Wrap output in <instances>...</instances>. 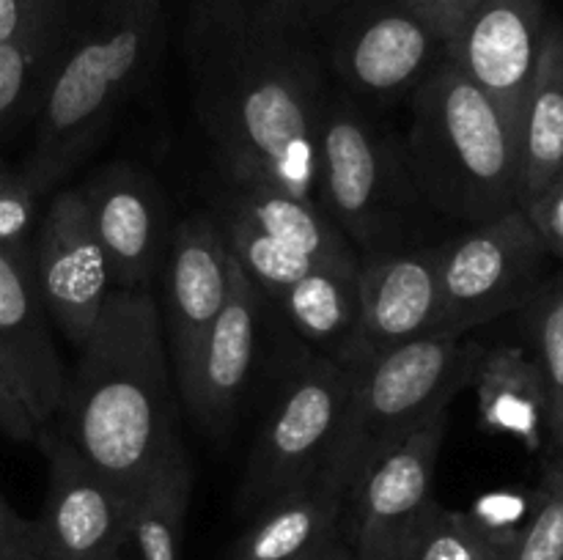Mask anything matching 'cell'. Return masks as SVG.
<instances>
[{
    "instance_id": "1",
    "label": "cell",
    "mask_w": 563,
    "mask_h": 560,
    "mask_svg": "<svg viewBox=\"0 0 563 560\" xmlns=\"http://www.w3.org/2000/svg\"><path fill=\"white\" fill-rule=\"evenodd\" d=\"M330 77L311 33L198 36L196 113L225 179L317 201Z\"/></svg>"
},
{
    "instance_id": "2",
    "label": "cell",
    "mask_w": 563,
    "mask_h": 560,
    "mask_svg": "<svg viewBox=\"0 0 563 560\" xmlns=\"http://www.w3.org/2000/svg\"><path fill=\"white\" fill-rule=\"evenodd\" d=\"M53 426L124 492L137 494L179 448L176 379L152 289H115L82 340Z\"/></svg>"
},
{
    "instance_id": "3",
    "label": "cell",
    "mask_w": 563,
    "mask_h": 560,
    "mask_svg": "<svg viewBox=\"0 0 563 560\" xmlns=\"http://www.w3.org/2000/svg\"><path fill=\"white\" fill-rule=\"evenodd\" d=\"M163 47V0H82L47 71L22 173L53 192L104 135Z\"/></svg>"
},
{
    "instance_id": "4",
    "label": "cell",
    "mask_w": 563,
    "mask_h": 560,
    "mask_svg": "<svg viewBox=\"0 0 563 560\" xmlns=\"http://www.w3.org/2000/svg\"><path fill=\"white\" fill-rule=\"evenodd\" d=\"M405 154L434 212L476 225L520 201V146L504 110L451 60L410 93Z\"/></svg>"
},
{
    "instance_id": "5",
    "label": "cell",
    "mask_w": 563,
    "mask_h": 560,
    "mask_svg": "<svg viewBox=\"0 0 563 560\" xmlns=\"http://www.w3.org/2000/svg\"><path fill=\"white\" fill-rule=\"evenodd\" d=\"M317 201L357 256L407 247L421 201L405 146L339 86H330L319 124Z\"/></svg>"
},
{
    "instance_id": "6",
    "label": "cell",
    "mask_w": 563,
    "mask_h": 560,
    "mask_svg": "<svg viewBox=\"0 0 563 560\" xmlns=\"http://www.w3.org/2000/svg\"><path fill=\"white\" fill-rule=\"evenodd\" d=\"M484 346L432 333L357 362L339 437L322 475L350 492L357 472L443 401L471 388Z\"/></svg>"
},
{
    "instance_id": "7",
    "label": "cell",
    "mask_w": 563,
    "mask_h": 560,
    "mask_svg": "<svg viewBox=\"0 0 563 560\" xmlns=\"http://www.w3.org/2000/svg\"><path fill=\"white\" fill-rule=\"evenodd\" d=\"M352 373L355 366L311 355L286 379L247 453L240 486L245 514L253 516L280 494L322 475L344 421Z\"/></svg>"
},
{
    "instance_id": "8",
    "label": "cell",
    "mask_w": 563,
    "mask_h": 560,
    "mask_svg": "<svg viewBox=\"0 0 563 560\" xmlns=\"http://www.w3.org/2000/svg\"><path fill=\"white\" fill-rule=\"evenodd\" d=\"M313 42L328 77L361 102L410 97L445 58V38L399 0H330Z\"/></svg>"
},
{
    "instance_id": "9",
    "label": "cell",
    "mask_w": 563,
    "mask_h": 560,
    "mask_svg": "<svg viewBox=\"0 0 563 560\" xmlns=\"http://www.w3.org/2000/svg\"><path fill=\"white\" fill-rule=\"evenodd\" d=\"M451 401L379 450L344 497L341 538L355 560H410L418 530L438 505L434 475L449 432Z\"/></svg>"
},
{
    "instance_id": "10",
    "label": "cell",
    "mask_w": 563,
    "mask_h": 560,
    "mask_svg": "<svg viewBox=\"0 0 563 560\" xmlns=\"http://www.w3.org/2000/svg\"><path fill=\"white\" fill-rule=\"evenodd\" d=\"M544 261L548 250L520 206L440 245V329L465 338L471 329L520 311L542 283Z\"/></svg>"
},
{
    "instance_id": "11",
    "label": "cell",
    "mask_w": 563,
    "mask_h": 560,
    "mask_svg": "<svg viewBox=\"0 0 563 560\" xmlns=\"http://www.w3.org/2000/svg\"><path fill=\"white\" fill-rule=\"evenodd\" d=\"M31 256L49 318L80 349L115 291L108 253L93 231L80 187L53 192L38 217Z\"/></svg>"
},
{
    "instance_id": "12",
    "label": "cell",
    "mask_w": 563,
    "mask_h": 560,
    "mask_svg": "<svg viewBox=\"0 0 563 560\" xmlns=\"http://www.w3.org/2000/svg\"><path fill=\"white\" fill-rule=\"evenodd\" d=\"M47 459V497L36 522V560H108L135 494L97 470L58 426L36 439Z\"/></svg>"
},
{
    "instance_id": "13",
    "label": "cell",
    "mask_w": 563,
    "mask_h": 560,
    "mask_svg": "<svg viewBox=\"0 0 563 560\" xmlns=\"http://www.w3.org/2000/svg\"><path fill=\"white\" fill-rule=\"evenodd\" d=\"M80 190L108 253L115 289H148L163 272L176 225L154 176L132 163H110Z\"/></svg>"
},
{
    "instance_id": "14",
    "label": "cell",
    "mask_w": 563,
    "mask_h": 560,
    "mask_svg": "<svg viewBox=\"0 0 563 560\" xmlns=\"http://www.w3.org/2000/svg\"><path fill=\"white\" fill-rule=\"evenodd\" d=\"M262 296L236 261L231 264L229 300L176 384L185 410L212 439L229 437L240 417L262 340Z\"/></svg>"
},
{
    "instance_id": "15",
    "label": "cell",
    "mask_w": 563,
    "mask_h": 560,
    "mask_svg": "<svg viewBox=\"0 0 563 560\" xmlns=\"http://www.w3.org/2000/svg\"><path fill=\"white\" fill-rule=\"evenodd\" d=\"M231 264L234 258L214 214H187L174 225L157 305L176 384L229 300Z\"/></svg>"
},
{
    "instance_id": "16",
    "label": "cell",
    "mask_w": 563,
    "mask_h": 560,
    "mask_svg": "<svg viewBox=\"0 0 563 560\" xmlns=\"http://www.w3.org/2000/svg\"><path fill=\"white\" fill-rule=\"evenodd\" d=\"M361 322L352 366L410 340L443 333V283L438 247L361 256Z\"/></svg>"
},
{
    "instance_id": "17",
    "label": "cell",
    "mask_w": 563,
    "mask_h": 560,
    "mask_svg": "<svg viewBox=\"0 0 563 560\" xmlns=\"http://www.w3.org/2000/svg\"><path fill=\"white\" fill-rule=\"evenodd\" d=\"M548 20V0H478L445 42V60L495 99L515 132Z\"/></svg>"
},
{
    "instance_id": "18",
    "label": "cell",
    "mask_w": 563,
    "mask_h": 560,
    "mask_svg": "<svg viewBox=\"0 0 563 560\" xmlns=\"http://www.w3.org/2000/svg\"><path fill=\"white\" fill-rule=\"evenodd\" d=\"M0 351L49 426L64 406L69 371L55 346L31 250L0 247Z\"/></svg>"
},
{
    "instance_id": "19",
    "label": "cell",
    "mask_w": 563,
    "mask_h": 560,
    "mask_svg": "<svg viewBox=\"0 0 563 560\" xmlns=\"http://www.w3.org/2000/svg\"><path fill=\"white\" fill-rule=\"evenodd\" d=\"M344 492L324 475L253 514L229 560H313L341 538Z\"/></svg>"
},
{
    "instance_id": "20",
    "label": "cell",
    "mask_w": 563,
    "mask_h": 560,
    "mask_svg": "<svg viewBox=\"0 0 563 560\" xmlns=\"http://www.w3.org/2000/svg\"><path fill=\"white\" fill-rule=\"evenodd\" d=\"M478 421L487 434L517 439L537 453L548 437V388L526 346H493L473 373Z\"/></svg>"
},
{
    "instance_id": "21",
    "label": "cell",
    "mask_w": 563,
    "mask_h": 560,
    "mask_svg": "<svg viewBox=\"0 0 563 560\" xmlns=\"http://www.w3.org/2000/svg\"><path fill=\"white\" fill-rule=\"evenodd\" d=\"M357 269L361 261L313 264L273 300L302 340L344 366H352L361 322Z\"/></svg>"
},
{
    "instance_id": "22",
    "label": "cell",
    "mask_w": 563,
    "mask_h": 560,
    "mask_svg": "<svg viewBox=\"0 0 563 560\" xmlns=\"http://www.w3.org/2000/svg\"><path fill=\"white\" fill-rule=\"evenodd\" d=\"M220 203L251 220L269 236L284 242L313 264L361 261L339 225L328 217L319 201L297 198L262 179H225Z\"/></svg>"
},
{
    "instance_id": "23",
    "label": "cell",
    "mask_w": 563,
    "mask_h": 560,
    "mask_svg": "<svg viewBox=\"0 0 563 560\" xmlns=\"http://www.w3.org/2000/svg\"><path fill=\"white\" fill-rule=\"evenodd\" d=\"M520 201L563 179V20L550 16L517 124ZM517 201V203H520Z\"/></svg>"
},
{
    "instance_id": "24",
    "label": "cell",
    "mask_w": 563,
    "mask_h": 560,
    "mask_svg": "<svg viewBox=\"0 0 563 560\" xmlns=\"http://www.w3.org/2000/svg\"><path fill=\"white\" fill-rule=\"evenodd\" d=\"M192 500V464L185 448L132 497L108 560H179Z\"/></svg>"
},
{
    "instance_id": "25",
    "label": "cell",
    "mask_w": 563,
    "mask_h": 560,
    "mask_svg": "<svg viewBox=\"0 0 563 560\" xmlns=\"http://www.w3.org/2000/svg\"><path fill=\"white\" fill-rule=\"evenodd\" d=\"M522 311L531 357L548 388V437L563 445V272L542 280Z\"/></svg>"
},
{
    "instance_id": "26",
    "label": "cell",
    "mask_w": 563,
    "mask_h": 560,
    "mask_svg": "<svg viewBox=\"0 0 563 560\" xmlns=\"http://www.w3.org/2000/svg\"><path fill=\"white\" fill-rule=\"evenodd\" d=\"M330 0H198V36L311 33Z\"/></svg>"
},
{
    "instance_id": "27",
    "label": "cell",
    "mask_w": 563,
    "mask_h": 560,
    "mask_svg": "<svg viewBox=\"0 0 563 560\" xmlns=\"http://www.w3.org/2000/svg\"><path fill=\"white\" fill-rule=\"evenodd\" d=\"M214 220L223 231V239L234 256L236 267L269 300H275L286 285L295 283L313 267V261H308L306 256L286 247L284 242L269 236L267 231H262L223 203H218Z\"/></svg>"
},
{
    "instance_id": "28",
    "label": "cell",
    "mask_w": 563,
    "mask_h": 560,
    "mask_svg": "<svg viewBox=\"0 0 563 560\" xmlns=\"http://www.w3.org/2000/svg\"><path fill=\"white\" fill-rule=\"evenodd\" d=\"M60 42L64 36L0 42V141L27 110H36L38 93Z\"/></svg>"
},
{
    "instance_id": "29",
    "label": "cell",
    "mask_w": 563,
    "mask_h": 560,
    "mask_svg": "<svg viewBox=\"0 0 563 560\" xmlns=\"http://www.w3.org/2000/svg\"><path fill=\"white\" fill-rule=\"evenodd\" d=\"M539 505V486L537 489H495L484 492L473 500L465 516L476 527L478 536L495 549L504 560H509V552L515 549L517 538L522 536L526 525L531 522L533 511Z\"/></svg>"
},
{
    "instance_id": "30",
    "label": "cell",
    "mask_w": 563,
    "mask_h": 560,
    "mask_svg": "<svg viewBox=\"0 0 563 560\" xmlns=\"http://www.w3.org/2000/svg\"><path fill=\"white\" fill-rule=\"evenodd\" d=\"M410 560H504L482 536L465 511L434 505L412 541Z\"/></svg>"
},
{
    "instance_id": "31",
    "label": "cell",
    "mask_w": 563,
    "mask_h": 560,
    "mask_svg": "<svg viewBox=\"0 0 563 560\" xmlns=\"http://www.w3.org/2000/svg\"><path fill=\"white\" fill-rule=\"evenodd\" d=\"M509 560H563V467H548L539 483V505Z\"/></svg>"
},
{
    "instance_id": "32",
    "label": "cell",
    "mask_w": 563,
    "mask_h": 560,
    "mask_svg": "<svg viewBox=\"0 0 563 560\" xmlns=\"http://www.w3.org/2000/svg\"><path fill=\"white\" fill-rule=\"evenodd\" d=\"M38 195L22 168L0 159V247L31 250L38 228Z\"/></svg>"
},
{
    "instance_id": "33",
    "label": "cell",
    "mask_w": 563,
    "mask_h": 560,
    "mask_svg": "<svg viewBox=\"0 0 563 560\" xmlns=\"http://www.w3.org/2000/svg\"><path fill=\"white\" fill-rule=\"evenodd\" d=\"M71 16V0H0V42L60 38Z\"/></svg>"
},
{
    "instance_id": "34",
    "label": "cell",
    "mask_w": 563,
    "mask_h": 560,
    "mask_svg": "<svg viewBox=\"0 0 563 560\" xmlns=\"http://www.w3.org/2000/svg\"><path fill=\"white\" fill-rule=\"evenodd\" d=\"M44 428H47V423L38 417L25 384L20 382L11 362L0 351V434L14 439V443L36 445Z\"/></svg>"
},
{
    "instance_id": "35",
    "label": "cell",
    "mask_w": 563,
    "mask_h": 560,
    "mask_svg": "<svg viewBox=\"0 0 563 560\" xmlns=\"http://www.w3.org/2000/svg\"><path fill=\"white\" fill-rule=\"evenodd\" d=\"M517 206L531 220L533 231L542 239L548 256H555L563 261V179L553 181L544 190L522 198Z\"/></svg>"
},
{
    "instance_id": "36",
    "label": "cell",
    "mask_w": 563,
    "mask_h": 560,
    "mask_svg": "<svg viewBox=\"0 0 563 560\" xmlns=\"http://www.w3.org/2000/svg\"><path fill=\"white\" fill-rule=\"evenodd\" d=\"M0 560H36V522L11 508L0 492Z\"/></svg>"
},
{
    "instance_id": "37",
    "label": "cell",
    "mask_w": 563,
    "mask_h": 560,
    "mask_svg": "<svg viewBox=\"0 0 563 560\" xmlns=\"http://www.w3.org/2000/svg\"><path fill=\"white\" fill-rule=\"evenodd\" d=\"M399 3L407 5L412 14L421 16L427 25H432L449 42L456 27L476 9L478 0H399Z\"/></svg>"
},
{
    "instance_id": "38",
    "label": "cell",
    "mask_w": 563,
    "mask_h": 560,
    "mask_svg": "<svg viewBox=\"0 0 563 560\" xmlns=\"http://www.w3.org/2000/svg\"><path fill=\"white\" fill-rule=\"evenodd\" d=\"M313 560H355V555H352V549L346 547L344 538H335V541L330 544L324 552H319Z\"/></svg>"
},
{
    "instance_id": "39",
    "label": "cell",
    "mask_w": 563,
    "mask_h": 560,
    "mask_svg": "<svg viewBox=\"0 0 563 560\" xmlns=\"http://www.w3.org/2000/svg\"><path fill=\"white\" fill-rule=\"evenodd\" d=\"M559 453H561V461H559V464L563 467V445H561V448H559Z\"/></svg>"
}]
</instances>
